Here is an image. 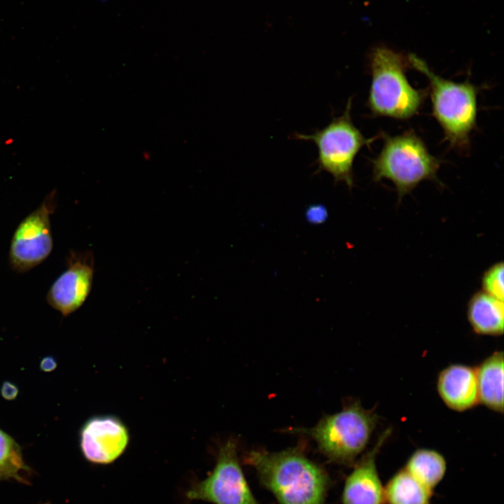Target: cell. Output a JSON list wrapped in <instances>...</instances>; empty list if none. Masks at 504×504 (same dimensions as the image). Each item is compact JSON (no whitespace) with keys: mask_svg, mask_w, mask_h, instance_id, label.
<instances>
[{"mask_svg":"<svg viewBox=\"0 0 504 504\" xmlns=\"http://www.w3.org/2000/svg\"><path fill=\"white\" fill-rule=\"evenodd\" d=\"M406 62L386 47H377L370 52L372 81L368 104L374 115L405 120L419 112L426 94L408 82Z\"/></svg>","mask_w":504,"mask_h":504,"instance_id":"3","label":"cell"},{"mask_svg":"<svg viewBox=\"0 0 504 504\" xmlns=\"http://www.w3.org/2000/svg\"><path fill=\"white\" fill-rule=\"evenodd\" d=\"M29 470L19 444L0 429V481L15 479L22 483L27 482L22 476V472Z\"/></svg>","mask_w":504,"mask_h":504,"instance_id":"17","label":"cell"},{"mask_svg":"<svg viewBox=\"0 0 504 504\" xmlns=\"http://www.w3.org/2000/svg\"><path fill=\"white\" fill-rule=\"evenodd\" d=\"M391 433L386 429L376 444L355 465L346 477L342 494V504H385L384 487L379 478L376 458Z\"/></svg>","mask_w":504,"mask_h":504,"instance_id":"11","label":"cell"},{"mask_svg":"<svg viewBox=\"0 0 504 504\" xmlns=\"http://www.w3.org/2000/svg\"><path fill=\"white\" fill-rule=\"evenodd\" d=\"M404 468L424 485L433 490L445 475L447 463L437 451L419 449L410 456Z\"/></svg>","mask_w":504,"mask_h":504,"instance_id":"16","label":"cell"},{"mask_svg":"<svg viewBox=\"0 0 504 504\" xmlns=\"http://www.w3.org/2000/svg\"><path fill=\"white\" fill-rule=\"evenodd\" d=\"M1 396L8 400L15 399L18 394V387L10 382H4L1 388Z\"/></svg>","mask_w":504,"mask_h":504,"instance_id":"20","label":"cell"},{"mask_svg":"<svg viewBox=\"0 0 504 504\" xmlns=\"http://www.w3.org/2000/svg\"><path fill=\"white\" fill-rule=\"evenodd\" d=\"M74 258L69 268L52 284L48 295L49 303L64 316L81 307L93 282L92 255L88 252Z\"/></svg>","mask_w":504,"mask_h":504,"instance_id":"10","label":"cell"},{"mask_svg":"<svg viewBox=\"0 0 504 504\" xmlns=\"http://www.w3.org/2000/svg\"><path fill=\"white\" fill-rule=\"evenodd\" d=\"M433 490L404 468L398 471L384 487L387 504H431Z\"/></svg>","mask_w":504,"mask_h":504,"instance_id":"15","label":"cell"},{"mask_svg":"<svg viewBox=\"0 0 504 504\" xmlns=\"http://www.w3.org/2000/svg\"><path fill=\"white\" fill-rule=\"evenodd\" d=\"M304 216L307 221L312 225L324 223L328 218L327 208L321 204H314L307 207Z\"/></svg>","mask_w":504,"mask_h":504,"instance_id":"19","label":"cell"},{"mask_svg":"<svg viewBox=\"0 0 504 504\" xmlns=\"http://www.w3.org/2000/svg\"><path fill=\"white\" fill-rule=\"evenodd\" d=\"M244 462L254 468L260 482L279 504H326L329 476L301 448L251 450Z\"/></svg>","mask_w":504,"mask_h":504,"instance_id":"1","label":"cell"},{"mask_svg":"<svg viewBox=\"0 0 504 504\" xmlns=\"http://www.w3.org/2000/svg\"><path fill=\"white\" fill-rule=\"evenodd\" d=\"M503 352L495 351L476 370L479 402L493 411L503 412Z\"/></svg>","mask_w":504,"mask_h":504,"instance_id":"14","label":"cell"},{"mask_svg":"<svg viewBox=\"0 0 504 504\" xmlns=\"http://www.w3.org/2000/svg\"><path fill=\"white\" fill-rule=\"evenodd\" d=\"M130 442L125 423L111 414L94 416L80 432V447L84 458L97 465H108L120 458Z\"/></svg>","mask_w":504,"mask_h":504,"instance_id":"9","label":"cell"},{"mask_svg":"<svg viewBox=\"0 0 504 504\" xmlns=\"http://www.w3.org/2000/svg\"><path fill=\"white\" fill-rule=\"evenodd\" d=\"M186 497L212 504H259L241 468L236 438H230L220 445L212 471L193 482Z\"/></svg>","mask_w":504,"mask_h":504,"instance_id":"7","label":"cell"},{"mask_svg":"<svg viewBox=\"0 0 504 504\" xmlns=\"http://www.w3.org/2000/svg\"><path fill=\"white\" fill-rule=\"evenodd\" d=\"M440 161L432 155L424 141L414 132L390 136L384 135V144L372 161L373 178L391 181L395 186L399 202L421 182L438 180Z\"/></svg>","mask_w":504,"mask_h":504,"instance_id":"5","label":"cell"},{"mask_svg":"<svg viewBox=\"0 0 504 504\" xmlns=\"http://www.w3.org/2000/svg\"><path fill=\"white\" fill-rule=\"evenodd\" d=\"M412 66L429 81L433 115L441 126L447 141L454 148L468 147L470 134L477 119V89L469 82L456 83L436 75L414 55L408 57Z\"/></svg>","mask_w":504,"mask_h":504,"instance_id":"4","label":"cell"},{"mask_svg":"<svg viewBox=\"0 0 504 504\" xmlns=\"http://www.w3.org/2000/svg\"><path fill=\"white\" fill-rule=\"evenodd\" d=\"M503 271V262H498L489 267L482 277V291L501 301L504 298Z\"/></svg>","mask_w":504,"mask_h":504,"instance_id":"18","label":"cell"},{"mask_svg":"<svg viewBox=\"0 0 504 504\" xmlns=\"http://www.w3.org/2000/svg\"><path fill=\"white\" fill-rule=\"evenodd\" d=\"M437 389L450 409L463 412L479 403L476 370L472 367L453 364L439 374Z\"/></svg>","mask_w":504,"mask_h":504,"instance_id":"12","label":"cell"},{"mask_svg":"<svg viewBox=\"0 0 504 504\" xmlns=\"http://www.w3.org/2000/svg\"><path fill=\"white\" fill-rule=\"evenodd\" d=\"M102 2H107L108 0H99Z\"/></svg>","mask_w":504,"mask_h":504,"instance_id":"22","label":"cell"},{"mask_svg":"<svg viewBox=\"0 0 504 504\" xmlns=\"http://www.w3.org/2000/svg\"><path fill=\"white\" fill-rule=\"evenodd\" d=\"M377 421L376 413L355 401L339 412L324 416L314 427L288 432L310 436L330 461L351 465L367 447Z\"/></svg>","mask_w":504,"mask_h":504,"instance_id":"2","label":"cell"},{"mask_svg":"<svg viewBox=\"0 0 504 504\" xmlns=\"http://www.w3.org/2000/svg\"><path fill=\"white\" fill-rule=\"evenodd\" d=\"M468 320L479 335L499 336L503 333V301L481 290L475 293L467 306Z\"/></svg>","mask_w":504,"mask_h":504,"instance_id":"13","label":"cell"},{"mask_svg":"<svg viewBox=\"0 0 504 504\" xmlns=\"http://www.w3.org/2000/svg\"><path fill=\"white\" fill-rule=\"evenodd\" d=\"M55 196L48 195L35 211L19 225L12 239L10 258L18 269L31 268L46 259L52 247L50 216Z\"/></svg>","mask_w":504,"mask_h":504,"instance_id":"8","label":"cell"},{"mask_svg":"<svg viewBox=\"0 0 504 504\" xmlns=\"http://www.w3.org/2000/svg\"><path fill=\"white\" fill-rule=\"evenodd\" d=\"M57 367L55 359L52 356H46L40 363V368L44 372H51Z\"/></svg>","mask_w":504,"mask_h":504,"instance_id":"21","label":"cell"},{"mask_svg":"<svg viewBox=\"0 0 504 504\" xmlns=\"http://www.w3.org/2000/svg\"><path fill=\"white\" fill-rule=\"evenodd\" d=\"M349 99L345 111L321 130L310 134L295 133V139L313 141L318 148V172L330 174L335 183L354 186L353 164L359 150L372 141L366 139L351 121Z\"/></svg>","mask_w":504,"mask_h":504,"instance_id":"6","label":"cell"}]
</instances>
